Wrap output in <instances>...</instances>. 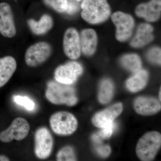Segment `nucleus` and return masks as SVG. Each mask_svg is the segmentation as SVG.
<instances>
[{
  "label": "nucleus",
  "instance_id": "1",
  "mask_svg": "<svg viewBox=\"0 0 161 161\" xmlns=\"http://www.w3.org/2000/svg\"><path fill=\"white\" fill-rule=\"evenodd\" d=\"M45 96L50 102L55 105L73 106L78 102L75 89L57 81L51 80L47 83Z\"/></svg>",
  "mask_w": 161,
  "mask_h": 161
},
{
  "label": "nucleus",
  "instance_id": "2",
  "mask_svg": "<svg viewBox=\"0 0 161 161\" xmlns=\"http://www.w3.org/2000/svg\"><path fill=\"white\" fill-rule=\"evenodd\" d=\"M81 7V17L92 24L104 22L111 14V9L107 0H84Z\"/></svg>",
  "mask_w": 161,
  "mask_h": 161
},
{
  "label": "nucleus",
  "instance_id": "3",
  "mask_svg": "<svg viewBox=\"0 0 161 161\" xmlns=\"http://www.w3.org/2000/svg\"><path fill=\"white\" fill-rule=\"evenodd\" d=\"M161 146L159 132L152 131L143 136L137 143L136 153L142 161H152L155 157Z\"/></svg>",
  "mask_w": 161,
  "mask_h": 161
},
{
  "label": "nucleus",
  "instance_id": "4",
  "mask_svg": "<svg viewBox=\"0 0 161 161\" xmlns=\"http://www.w3.org/2000/svg\"><path fill=\"white\" fill-rule=\"evenodd\" d=\"M49 123L53 132L60 136L71 135L78 126V120L75 115L70 112L63 111L52 115Z\"/></svg>",
  "mask_w": 161,
  "mask_h": 161
},
{
  "label": "nucleus",
  "instance_id": "5",
  "mask_svg": "<svg viewBox=\"0 0 161 161\" xmlns=\"http://www.w3.org/2000/svg\"><path fill=\"white\" fill-rule=\"evenodd\" d=\"M35 155L40 159L48 158L53 147V139L49 130L46 127L39 128L34 136Z\"/></svg>",
  "mask_w": 161,
  "mask_h": 161
},
{
  "label": "nucleus",
  "instance_id": "6",
  "mask_svg": "<svg viewBox=\"0 0 161 161\" xmlns=\"http://www.w3.org/2000/svg\"><path fill=\"white\" fill-rule=\"evenodd\" d=\"M52 48L49 43L39 42L31 45L26 50L25 61L28 66L35 67L46 61L51 55Z\"/></svg>",
  "mask_w": 161,
  "mask_h": 161
},
{
  "label": "nucleus",
  "instance_id": "7",
  "mask_svg": "<svg viewBox=\"0 0 161 161\" xmlns=\"http://www.w3.org/2000/svg\"><path fill=\"white\" fill-rule=\"evenodd\" d=\"M30 126L25 119L18 117L13 121L6 130L0 132V141L9 143L14 140L19 141L26 138L29 133Z\"/></svg>",
  "mask_w": 161,
  "mask_h": 161
},
{
  "label": "nucleus",
  "instance_id": "8",
  "mask_svg": "<svg viewBox=\"0 0 161 161\" xmlns=\"http://www.w3.org/2000/svg\"><path fill=\"white\" fill-rule=\"evenodd\" d=\"M83 71V67L80 63L71 61L56 69L54 73L55 79L59 83L70 85L77 81Z\"/></svg>",
  "mask_w": 161,
  "mask_h": 161
},
{
  "label": "nucleus",
  "instance_id": "9",
  "mask_svg": "<svg viewBox=\"0 0 161 161\" xmlns=\"http://www.w3.org/2000/svg\"><path fill=\"white\" fill-rule=\"evenodd\" d=\"M112 20L116 27V39L120 42L128 40L134 28L133 18L130 14L118 11L112 15Z\"/></svg>",
  "mask_w": 161,
  "mask_h": 161
},
{
  "label": "nucleus",
  "instance_id": "10",
  "mask_svg": "<svg viewBox=\"0 0 161 161\" xmlns=\"http://www.w3.org/2000/svg\"><path fill=\"white\" fill-rule=\"evenodd\" d=\"M0 33L9 38L16 34L12 10L9 4L6 3H0Z\"/></svg>",
  "mask_w": 161,
  "mask_h": 161
},
{
  "label": "nucleus",
  "instance_id": "11",
  "mask_svg": "<svg viewBox=\"0 0 161 161\" xmlns=\"http://www.w3.org/2000/svg\"><path fill=\"white\" fill-rule=\"evenodd\" d=\"M64 51L67 57L71 59H77L80 57V36L78 32L74 28L67 30L64 36Z\"/></svg>",
  "mask_w": 161,
  "mask_h": 161
},
{
  "label": "nucleus",
  "instance_id": "12",
  "mask_svg": "<svg viewBox=\"0 0 161 161\" xmlns=\"http://www.w3.org/2000/svg\"><path fill=\"white\" fill-rule=\"evenodd\" d=\"M123 109L122 104H115L96 113L92 118V123L95 126L101 129L114 122L115 119L120 115Z\"/></svg>",
  "mask_w": 161,
  "mask_h": 161
},
{
  "label": "nucleus",
  "instance_id": "13",
  "mask_svg": "<svg viewBox=\"0 0 161 161\" xmlns=\"http://www.w3.org/2000/svg\"><path fill=\"white\" fill-rule=\"evenodd\" d=\"M133 107L136 112L143 115H154L161 109L160 102L156 98L144 96L136 98L134 101Z\"/></svg>",
  "mask_w": 161,
  "mask_h": 161
},
{
  "label": "nucleus",
  "instance_id": "14",
  "mask_svg": "<svg viewBox=\"0 0 161 161\" xmlns=\"http://www.w3.org/2000/svg\"><path fill=\"white\" fill-rule=\"evenodd\" d=\"M161 11V0H151L149 3L139 5L135 12L137 16L148 22H154L160 16Z\"/></svg>",
  "mask_w": 161,
  "mask_h": 161
},
{
  "label": "nucleus",
  "instance_id": "15",
  "mask_svg": "<svg viewBox=\"0 0 161 161\" xmlns=\"http://www.w3.org/2000/svg\"><path fill=\"white\" fill-rule=\"evenodd\" d=\"M98 38L94 30H83L80 33V49L84 54L91 56L95 53L97 47Z\"/></svg>",
  "mask_w": 161,
  "mask_h": 161
},
{
  "label": "nucleus",
  "instance_id": "16",
  "mask_svg": "<svg viewBox=\"0 0 161 161\" xmlns=\"http://www.w3.org/2000/svg\"><path fill=\"white\" fill-rule=\"evenodd\" d=\"M17 69L15 59L11 56L0 58V88L10 80Z\"/></svg>",
  "mask_w": 161,
  "mask_h": 161
},
{
  "label": "nucleus",
  "instance_id": "17",
  "mask_svg": "<svg viewBox=\"0 0 161 161\" xmlns=\"http://www.w3.org/2000/svg\"><path fill=\"white\" fill-rule=\"evenodd\" d=\"M153 28L150 24L142 23L137 28L136 34L130 43L132 47H140L150 43L153 39Z\"/></svg>",
  "mask_w": 161,
  "mask_h": 161
},
{
  "label": "nucleus",
  "instance_id": "18",
  "mask_svg": "<svg viewBox=\"0 0 161 161\" xmlns=\"http://www.w3.org/2000/svg\"><path fill=\"white\" fill-rule=\"evenodd\" d=\"M28 26L32 33L35 35H42L46 33L52 29L53 25V18L48 14H44L38 21L28 20Z\"/></svg>",
  "mask_w": 161,
  "mask_h": 161
},
{
  "label": "nucleus",
  "instance_id": "19",
  "mask_svg": "<svg viewBox=\"0 0 161 161\" xmlns=\"http://www.w3.org/2000/svg\"><path fill=\"white\" fill-rule=\"evenodd\" d=\"M148 78L147 71L141 69L127 80V89L132 92H139L147 85Z\"/></svg>",
  "mask_w": 161,
  "mask_h": 161
},
{
  "label": "nucleus",
  "instance_id": "20",
  "mask_svg": "<svg viewBox=\"0 0 161 161\" xmlns=\"http://www.w3.org/2000/svg\"><path fill=\"white\" fill-rule=\"evenodd\" d=\"M114 92V86L112 80L106 79L100 84L98 99L100 103L107 104L112 99Z\"/></svg>",
  "mask_w": 161,
  "mask_h": 161
},
{
  "label": "nucleus",
  "instance_id": "21",
  "mask_svg": "<svg viewBox=\"0 0 161 161\" xmlns=\"http://www.w3.org/2000/svg\"><path fill=\"white\" fill-rule=\"evenodd\" d=\"M120 61L123 66L130 71L136 73L141 69L142 61L140 57L136 54L124 55Z\"/></svg>",
  "mask_w": 161,
  "mask_h": 161
},
{
  "label": "nucleus",
  "instance_id": "22",
  "mask_svg": "<svg viewBox=\"0 0 161 161\" xmlns=\"http://www.w3.org/2000/svg\"><path fill=\"white\" fill-rule=\"evenodd\" d=\"M92 139L95 143V149L96 152L100 156L107 158L110 155L111 149L108 145H103L102 142V139L97 134L92 135Z\"/></svg>",
  "mask_w": 161,
  "mask_h": 161
},
{
  "label": "nucleus",
  "instance_id": "23",
  "mask_svg": "<svg viewBox=\"0 0 161 161\" xmlns=\"http://www.w3.org/2000/svg\"><path fill=\"white\" fill-rule=\"evenodd\" d=\"M56 159L58 161H76L77 160L75 150L70 146H66L59 150L57 153Z\"/></svg>",
  "mask_w": 161,
  "mask_h": 161
},
{
  "label": "nucleus",
  "instance_id": "24",
  "mask_svg": "<svg viewBox=\"0 0 161 161\" xmlns=\"http://www.w3.org/2000/svg\"><path fill=\"white\" fill-rule=\"evenodd\" d=\"M47 6L59 13L66 12L68 0H43Z\"/></svg>",
  "mask_w": 161,
  "mask_h": 161
},
{
  "label": "nucleus",
  "instance_id": "25",
  "mask_svg": "<svg viewBox=\"0 0 161 161\" xmlns=\"http://www.w3.org/2000/svg\"><path fill=\"white\" fill-rule=\"evenodd\" d=\"M14 100L17 104L24 107L26 109L32 111L34 108V103L26 96L16 95L14 96Z\"/></svg>",
  "mask_w": 161,
  "mask_h": 161
},
{
  "label": "nucleus",
  "instance_id": "26",
  "mask_svg": "<svg viewBox=\"0 0 161 161\" xmlns=\"http://www.w3.org/2000/svg\"><path fill=\"white\" fill-rule=\"evenodd\" d=\"M161 49L158 47L151 48L147 53L148 59L153 63L161 64Z\"/></svg>",
  "mask_w": 161,
  "mask_h": 161
},
{
  "label": "nucleus",
  "instance_id": "27",
  "mask_svg": "<svg viewBox=\"0 0 161 161\" xmlns=\"http://www.w3.org/2000/svg\"><path fill=\"white\" fill-rule=\"evenodd\" d=\"M115 126L116 125L114 122L112 123L101 128L100 132H98L97 134L102 139L109 138L113 134Z\"/></svg>",
  "mask_w": 161,
  "mask_h": 161
},
{
  "label": "nucleus",
  "instance_id": "28",
  "mask_svg": "<svg viewBox=\"0 0 161 161\" xmlns=\"http://www.w3.org/2000/svg\"><path fill=\"white\" fill-rule=\"evenodd\" d=\"M75 0H68V6L66 12L69 14H74L79 9L78 5Z\"/></svg>",
  "mask_w": 161,
  "mask_h": 161
},
{
  "label": "nucleus",
  "instance_id": "29",
  "mask_svg": "<svg viewBox=\"0 0 161 161\" xmlns=\"http://www.w3.org/2000/svg\"><path fill=\"white\" fill-rule=\"evenodd\" d=\"M9 159L6 156L4 155H0V161H9Z\"/></svg>",
  "mask_w": 161,
  "mask_h": 161
},
{
  "label": "nucleus",
  "instance_id": "30",
  "mask_svg": "<svg viewBox=\"0 0 161 161\" xmlns=\"http://www.w3.org/2000/svg\"><path fill=\"white\" fill-rule=\"evenodd\" d=\"M161 89L159 91V98L160 101H161Z\"/></svg>",
  "mask_w": 161,
  "mask_h": 161
},
{
  "label": "nucleus",
  "instance_id": "31",
  "mask_svg": "<svg viewBox=\"0 0 161 161\" xmlns=\"http://www.w3.org/2000/svg\"><path fill=\"white\" fill-rule=\"evenodd\" d=\"M75 1H77V2H80V1H82V0H75Z\"/></svg>",
  "mask_w": 161,
  "mask_h": 161
}]
</instances>
